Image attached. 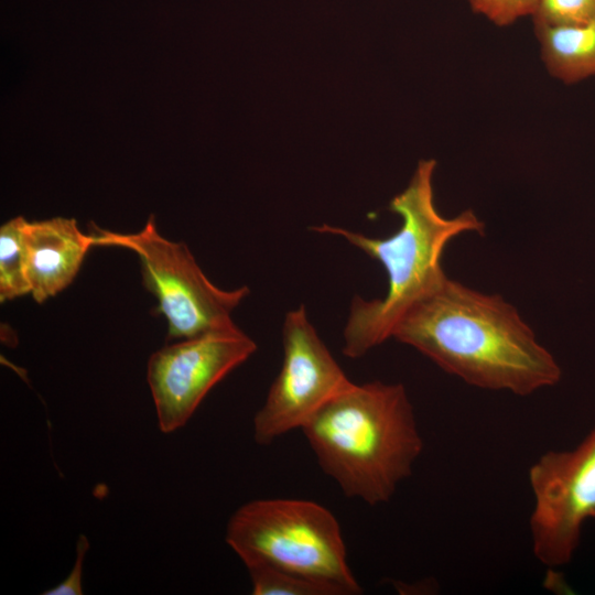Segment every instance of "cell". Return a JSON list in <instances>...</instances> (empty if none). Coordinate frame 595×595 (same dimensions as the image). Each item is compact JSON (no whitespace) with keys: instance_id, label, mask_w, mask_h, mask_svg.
Returning a JSON list of instances; mask_svg holds the SVG:
<instances>
[{"instance_id":"obj_1","label":"cell","mask_w":595,"mask_h":595,"mask_svg":"<svg viewBox=\"0 0 595 595\" xmlns=\"http://www.w3.org/2000/svg\"><path fill=\"white\" fill-rule=\"evenodd\" d=\"M392 337L482 389L529 396L561 378L552 354L511 304L447 277L405 312Z\"/></svg>"},{"instance_id":"obj_9","label":"cell","mask_w":595,"mask_h":595,"mask_svg":"<svg viewBox=\"0 0 595 595\" xmlns=\"http://www.w3.org/2000/svg\"><path fill=\"white\" fill-rule=\"evenodd\" d=\"M24 244L30 294L43 303L73 282L95 239L78 228L75 218L54 217L26 220Z\"/></svg>"},{"instance_id":"obj_15","label":"cell","mask_w":595,"mask_h":595,"mask_svg":"<svg viewBox=\"0 0 595 595\" xmlns=\"http://www.w3.org/2000/svg\"><path fill=\"white\" fill-rule=\"evenodd\" d=\"M89 550V541L85 534H80L76 542V559L69 574L56 586L43 592V595H82L83 567L86 554Z\"/></svg>"},{"instance_id":"obj_6","label":"cell","mask_w":595,"mask_h":595,"mask_svg":"<svg viewBox=\"0 0 595 595\" xmlns=\"http://www.w3.org/2000/svg\"><path fill=\"white\" fill-rule=\"evenodd\" d=\"M532 552L544 566L571 562L584 523L595 518V425L572 450L548 451L529 469Z\"/></svg>"},{"instance_id":"obj_12","label":"cell","mask_w":595,"mask_h":595,"mask_svg":"<svg viewBox=\"0 0 595 595\" xmlns=\"http://www.w3.org/2000/svg\"><path fill=\"white\" fill-rule=\"evenodd\" d=\"M255 595H335L313 580L263 564L246 566Z\"/></svg>"},{"instance_id":"obj_14","label":"cell","mask_w":595,"mask_h":595,"mask_svg":"<svg viewBox=\"0 0 595 595\" xmlns=\"http://www.w3.org/2000/svg\"><path fill=\"white\" fill-rule=\"evenodd\" d=\"M472 11L498 26L510 25L531 15L539 0H466Z\"/></svg>"},{"instance_id":"obj_5","label":"cell","mask_w":595,"mask_h":595,"mask_svg":"<svg viewBox=\"0 0 595 595\" xmlns=\"http://www.w3.org/2000/svg\"><path fill=\"white\" fill-rule=\"evenodd\" d=\"M91 235L95 246L121 247L136 252L144 286L158 300L170 338L183 339L236 325L231 314L250 293L249 288L216 286L184 242L160 235L153 215L137 232H113L95 226Z\"/></svg>"},{"instance_id":"obj_10","label":"cell","mask_w":595,"mask_h":595,"mask_svg":"<svg viewBox=\"0 0 595 595\" xmlns=\"http://www.w3.org/2000/svg\"><path fill=\"white\" fill-rule=\"evenodd\" d=\"M548 72L564 84L595 75V19L572 26L534 25Z\"/></svg>"},{"instance_id":"obj_11","label":"cell","mask_w":595,"mask_h":595,"mask_svg":"<svg viewBox=\"0 0 595 595\" xmlns=\"http://www.w3.org/2000/svg\"><path fill=\"white\" fill-rule=\"evenodd\" d=\"M26 219L14 217L0 228V301L30 293L26 277L24 227Z\"/></svg>"},{"instance_id":"obj_13","label":"cell","mask_w":595,"mask_h":595,"mask_svg":"<svg viewBox=\"0 0 595 595\" xmlns=\"http://www.w3.org/2000/svg\"><path fill=\"white\" fill-rule=\"evenodd\" d=\"M531 15L533 25H582L595 19V0H539Z\"/></svg>"},{"instance_id":"obj_4","label":"cell","mask_w":595,"mask_h":595,"mask_svg":"<svg viewBox=\"0 0 595 595\" xmlns=\"http://www.w3.org/2000/svg\"><path fill=\"white\" fill-rule=\"evenodd\" d=\"M225 540L246 566L277 567L318 582L335 595L361 592L349 567L336 517L315 501H248L229 518Z\"/></svg>"},{"instance_id":"obj_8","label":"cell","mask_w":595,"mask_h":595,"mask_svg":"<svg viewBox=\"0 0 595 595\" xmlns=\"http://www.w3.org/2000/svg\"><path fill=\"white\" fill-rule=\"evenodd\" d=\"M256 350V342L235 325L154 351L148 360L147 381L161 432L183 428L206 394Z\"/></svg>"},{"instance_id":"obj_2","label":"cell","mask_w":595,"mask_h":595,"mask_svg":"<svg viewBox=\"0 0 595 595\" xmlns=\"http://www.w3.org/2000/svg\"><path fill=\"white\" fill-rule=\"evenodd\" d=\"M436 161L421 160L404 191L389 209L401 218L399 229L387 238H372L343 227L321 225L313 230L346 239L385 269L388 279L382 299H353L344 328L343 353L359 358L392 337L405 312L446 278L441 264L446 245L463 232L483 235L485 225L472 209L442 216L434 204L433 174Z\"/></svg>"},{"instance_id":"obj_7","label":"cell","mask_w":595,"mask_h":595,"mask_svg":"<svg viewBox=\"0 0 595 595\" xmlns=\"http://www.w3.org/2000/svg\"><path fill=\"white\" fill-rule=\"evenodd\" d=\"M282 344L281 369L253 418V439L260 445L302 430L353 382L318 336L303 305L286 313Z\"/></svg>"},{"instance_id":"obj_3","label":"cell","mask_w":595,"mask_h":595,"mask_svg":"<svg viewBox=\"0 0 595 595\" xmlns=\"http://www.w3.org/2000/svg\"><path fill=\"white\" fill-rule=\"evenodd\" d=\"M322 470L349 498L388 502L423 451L401 383L351 382L301 430Z\"/></svg>"}]
</instances>
